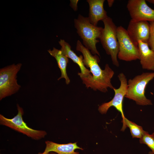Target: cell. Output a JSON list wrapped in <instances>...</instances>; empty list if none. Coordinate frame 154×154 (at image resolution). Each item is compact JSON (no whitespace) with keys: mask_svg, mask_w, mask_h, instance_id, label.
I'll return each mask as SVG.
<instances>
[{"mask_svg":"<svg viewBox=\"0 0 154 154\" xmlns=\"http://www.w3.org/2000/svg\"><path fill=\"white\" fill-rule=\"evenodd\" d=\"M107 1L108 5L109 7L112 6L114 1V0H108Z\"/></svg>","mask_w":154,"mask_h":154,"instance_id":"20","label":"cell"},{"mask_svg":"<svg viewBox=\"0 0 154 154\" xmlns=\"http://www.w3.org/2000/svg\"><path fill=\"white\" fill-rule=\"evenodd\" d=\"M49 54L56 59L58 66L61 72L60 76L58 79V80L64 78L66 84H68L70 82V80L68 77L66 71L67 66L69 62L68 58L64 55L60 50L53 47L52 50L50 49L47 50Z\"/></svg>","mask_w":154,"mask_h":154,"instance_id":"15","label":"cell"},{"mask_svg":"<svg viewBox=\"0 0 154 154\" xmlns=\"http://www.w3.org/2000/svg\"><path fill=\"white\" fill-rule=\"evenodd\" d=\"M140 64L143 69L154 71V51L149 48L147 43L138 42Z\"/></svg>","mask_w":154,"mask_h":154,"instance_id":"12","label":"cell"},{"mask_svg":"<svg viewBox=\"0 0 154 154\" xmlns=\"http://www.w3.org/2000/svg\"><path fill=\"white\" fill-rule=\"evenodd\" d=\"M46 146L44 153L54 152L58 154H79L75 151L76 149H83L78 147L76 143H69L66 144H60L50 141H45Z\"/></svg>","mask_w":154,"mask_h":154,"instance_id":"14","label":"cell"},{"mask_svg":"<svg viewBox=\"0 0 154 154\" xmlns=\"http://www.w3.org/2000/svg\"><path fill=\"white\" fill-rule=\"evenodd\" d=\"M127 7L134 21H154V10L149 7L145 0H129Z\"/></svg>","mask_w":154,"mask_h":154,"instance_id":"9","label":"cell"},{"mask_svg":"<svg viewBox=\"0 0 154 154\" xmlns=\"http://www.w3.org/2000/svg\"><path fill=\"white\" fill-rule=\"evenodd\" d=\"M74 26L77 32L82 39L84 46L90 50L92 54L100 56L96 47V44L99 42L103 28L92 24L88 17L79 15L74 20Z\"/></svg>","mask_w":154,"mask_h":154,"instance_id":"2","label":"cell"},{"mask_svg":"<svg viewBox=\"0 0 154 154\" xmlns=\"http://www.w3.org/2000/svg\"><path fill=\"white\" fill-rule=\"evenodd\" d=\"M146 1L151 3L154 4V0H147Z\"/></svg>","mask_w":154,"mask_h":154,"instance_id":"21","label":"cell"},{"mask_svg":"<svg viewBox=\"0 0 154 154\" xmlns=\"http://www.w3.org/2000/svg\"><path fill=\"white\" fill-rule=\"evenodd\" d=\"M149 154H154L151 151H150L149 152Z\"/></svg>","mask_w":154,"mask_h":154,"instance_id":"23","label":"cell"},{"mask_svg":"<svg viewBox=\"0 0 154 154\" xmlns=\"http://www.w3.org/2000/svg\"><path fill=\"white\" fill-rule=\"evenodd\" d=\"M154 78V72H143L127 82V88L125 97L135 101L137 104L146 106L152 105L151 100L145 95L146 86Z\"/></svg>","mask_w":154,"mask_h":154,"instance_id":"3","label":"cell"},{"mask_svg":"<svg viewBox=\"0 0 154 154\" xmlns=\"http://www.w3.org/2000/svg\"><path fill=\"white\" fill-rule=\"evenodd\" d=\"M22 64H13L0 69V100L17 92L21 86L17 82V74Z\"/></svg>","mask_w":154,"mask_h":154,"instance_id":"5","label":"cell"},{"mask_svg":"<svg viewBox=\"0 0 154 154\" xmlns=\"http://www.w3.org/2000/svg\"><path fill=\"white\" fill-rule=\"evenodd\" d=\"M104 0H87L89 5V16L90 22L97 26L100 21H103L107 16V13L104 8Z\"/></svg>","mask_w":154,"mask_h":154,"instance_id":"11","label":"cell"},{"mask_svg":"<svg viewBox=\"0 0 154 154\" xmlns=\"http://www.w3.org/2000/svg\"><path fill=\"white\" fill-rule=\"evenodd\" d=\"M117 36L119 46L118 58L126 61L139 60L138 44L131 38L126 29L121 26L117 27Z\"/></svg>","mask_w":154,"mask_h":154,"instance_id":"6","label":"cell"},{"mask_svg":"<svg viewBox=\"0 0 154 154\" xmlns=\"http://www.w3.org/2000/svg\"><path fill=\"white\" fill-rule=\"evenodd\" d=\"M140 143L146 144L154 153V132L149 134L145 131L143 135L139 140Z\"/></svg>","mask_w":154,"mask_h":154,"instance_id":"17","label":"cell"},{"mask_svg":"<svg viewBox=\"0 0 154 154\" xmlns=\"http://www.w3.org/2000/svg\"><path fill=\"white\" fill-rule=\"evenodd\" d=\"M78 1V0H70V6L75 11H77V5Z\"/></svg>","mask_w":154,"mask_h":154,"instance_id":"19","label":"cell"},{"mask_svg":"<svg viewBox=\"0 0 154 154\" xmlns=\"http://www.w3.org/2000/svg\"><path fill=\"white\" fill-rule=\"evenodd\" d=\"M104 25L100 38L102 45L107 54L110 55L113 64L119 66L117 57L119 43L117 36V28L112 19L107 16L102 21Z\"/></svg>","mask_w":154,"mask_h":154,"instance_id":"4","label":"cell"},{"mask_svg":"<svg viewBox=\"0 0 154 154\" xmlns=\"http://www.w3.org/2000/svg\"><path fill=\"white\" fill-rule=\"evenodd\" d=\"M17 107V114L11 119L7 118L0 114V124L9 127L35 140L44 138L47 134L46 132L43 130H35L29 127L23 119L24 114L23 108L18 104Z\"/></svg>","mask_w":154,"mask_h":154,"instance_id":"7","label":"cell"},{"mask_svg":"<svg viewBox=\"0 0 154 154\" xmlns=\"http://www.w3.org/2000/svg\"><path fill=\"white\" fill-rule=\"evenodd\" d=\"M120 84L117 89L114 88L113 90L115 95L113 98L110 101L104 103L100 106L98 108L99 112L102 114H106L109 109L112 106L114 107L121 114L122 118V122L125 118L124 116L123 108V101L127 88V81L125 75L123 73L118 75Z\"/></svg>","mask_w":154,"mask_h":154,"instance_id":"8","label":"cell"},{"mask_svg":"<svg viewBox=\"0 0 154 154\" xmlns=\"http://www.w3.org/2000/svg\"><path fill=\"white\" fill-rule=\"evenodd\" d=\"M50 154H57L56 153L54 152H50Z\"/></svg>","mask_w":154,"mask_h":154,"instance_id":"24","label":"cell"},{"mask_svg":"<svg viewBox=\"0 0 154 154\" xmlns=\"http://www.w3.org/2000/svg\"><path fill=\"white\" fill-rule=\"evenodd\" d=\"M37 154H50V153H44L43 152H42V153L40 152V153H39Z\"/></svg>","mask_w":154,"mask_h":154,"instance_id":"22","label":"cell"},{"mask_svg":"<svg viewBox=\"0 0 154 154\" xmlns=\"http://www.w3.org/2000/svg\"><path fill=\"white\" fill-rule=\"evenodd\" d=\"M61 46L60 50L63 54L70 58L79 66L81 70L80 74L84 76H86L91 74L90 71L84 66L83 62V56L80 55L78 56L76 54L71 50L70 44L63 39H61L58 42Z\"/></svg>","mask_w":154,"mask_h":154,"instance_id":"13","label":"cell"},{"mask_svg":"<svg viewBox=\"0 0 154 154\" xmlns=\"http://www.w3.org/2000/svg\"><path fill=\"white\" fill-rule=\"evenodd\" d=\"M149 23L150 35L148 43L151 49L154 51V21L149 22Z\"/></svg>","mask_w":154,"mask_h":154,"instance_id":"18","label":"cell"},{"mask_svg":"<svg viewBox=\"0 0 154 154\" xmlns=\"http://www.w3.org/2000/svg\"><path fill=\"white\" fill-rule=\"evenodd\" d=\"M123 125L121 130L124 131L127 127L129 128L133 138L140 139L143 135L145 131L142 127L125 118L123 122Z\"/></svg>","mask_w":154,"mask_h":154,"instance_id":"16","label":"cell"},{"mask_svg":"<svg viewBox=\"0 0 154 154\" xmlns=\"http://www.w3.org/2000/svg\"><path fill=\"white\" fill-rule=\"evenodd\" d=\"M76 49L82 53L84 66L90 68L91 74L86 76L82 75L80 72L78 73L87 88H90L94 90H98L103 92L108 91V88L113 89L114 88L112 84L111 79L114 72L109 65L106 64L104 69H102L98 64L100 61L99 56L97 55H93L79 40L77 42Z\"/></svg>","mask_w":154,"mask_h":154,"instance_id":"1","label":"cell"},{"mask_svg":"<svg viewBox=\"0 0 154 154\" xmlns=\"http://www.w3.org/2000/svg\"><path fill=\"white\" fill-rule=\"evenodd\" d=\"M126 30L129 36L136 43H138V41H141L148 43L150 30V24L148 21L130 20Z\"/></svg>","mask_w":154,"mask_h":154,"instance_id":"10","label":"cell"}]
</instances>
